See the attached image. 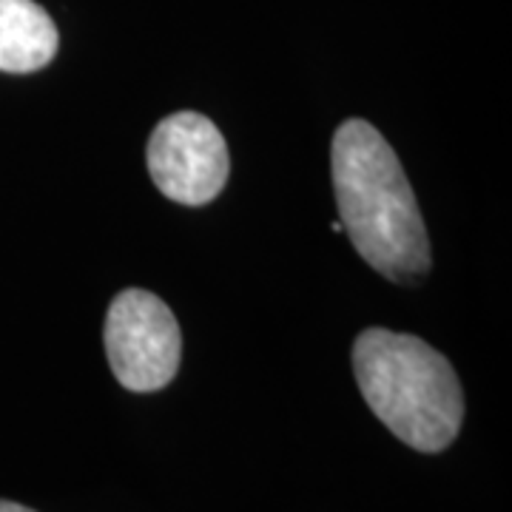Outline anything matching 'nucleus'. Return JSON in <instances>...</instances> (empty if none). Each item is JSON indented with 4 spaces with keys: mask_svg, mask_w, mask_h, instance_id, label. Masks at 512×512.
Listing matches in <instances>:
<instances>
[{
    "mask_svg": "<svg viewBox=\"0 0 512 512\" xmlns=\"http://www.w3.org/2000/svg\"><path fill=\"white\" fill-rule=\"evenodd\" d=\"M333 191L342 231L373 271L399 285H419L433 256L396 151L367 120H345L330 146Z\"/></svg>",
    "mask_w": 512,
    "mask_h": 512,
    "instance_id": "f257e3e1",
    "label": "nucleus"
},
{
    "mask_svg": "<svg viewBox=\"0 0 512 512\" xmlns=\"http://www.w3.org/2000/svg\"><path fill=\"white\" fill-rule=\"evenodd\" d=\"M353 376L384 427L419 453H441L464 421V393L447 356L419 336L367 328L353 342Z\"/></svg>",
    "mask_w": 512,
    "mask_h": 512,
    "instance_id": "f03ea898",
    "label": "nucleus"
},
{
    "mask_svg": "<svg viewBox=\"0 0 512 512\" xmlns=\"http://www.w3.org/2000/svg\"><path fill=\"white\" fill-rule=\"evenodd\" d=\"M114 379L131 393L163 390L180 370L183 333L160 296L126 288L111 299L103 328Z\"/></svg>",
    "mask_w": 512,
    "mask_h": 512,
    "instance_id": "7ed1b4c3",
    "label": "nucleus"
},
{
    "mask_svg": "<svg viewBox=\"0 0 512 512\" xmlns=\"http://www.w3.org/2000/svg\"><path fill=\"white\" fill-rule=\"evenodd\" d=\"M146 165L160 194L191 208L220 197L231 174L222 131L197 111H177L157 123L148 137Z\"/></svg>",
    "mask_w": 512,
    "mask_h": 512,
    "instance_id": "20e7f679",
    "label": "nucleus"
},
{
    "mask_svg": "<svg viewBox=\"0 0 512 512\" xmlns=\"http://www.w3.org/2000/svg\"><path fill=\"white\" fill-rule=\"evenodd\" d=\"M55 20L35 0H0V72L32 74L57 55Z\"/></svg>",
    "mask_w": 512,
    "mask_h": 512,
    "instance_id": "39448f33",
    "label": "nucleus"
},
{
    "mask_svg": "<svg viewBox=\"0 0 512 512\" xmlns=\"http://www.w3.org/2000/svg\"><path fill=\"white\" fill-rule=\"evenodd\" d=\"M0 512H35V510H29V507H23V504H15V501H3V498H0Z\"/></svg>",
    "mask_w": 512,
    "mask_h": 512,
    "instance_id": "423d86ee",
    "label": "nucleus"
}]
</instances>
